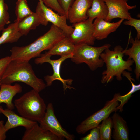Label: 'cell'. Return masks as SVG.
I'll list each match as a JSON object with an SVG mask.
<instances>
[{"mask_svg": "<svg viewBox=\"0 0 140 140\" xmlns=\"http://www.w3.org/2000/svg\"><path fill=\"white\" fill-rule=\"evenodd\" d=\"M1 113L7 118L4 124V127L7 131L10 129L20 126L24 127L25 129H27L31 127L37 122L19 116L12 110L7 108L4 109L2 106H0V113Z\"/></svg>", "mask_w": 140, "mask_h": 140, "instance_id": "obj_14", "label": "cell"}, {"mask_svg": "<svg viewBox=\"0 0 140 140\" xmlns=\"http://www.w3.org/2000/svg\"><path fill=\"white\" fill-rule=\"evenodd\" d=\"M90 133L86 136L81 138V140H100L98 127L92 129Z\"/></svg>", "mask_w": 140, "mask_h": 140, "instance_id": "obj_29", "label": "cell"}, {"mask_svg": "<svg viewBox=\"0 0 140 140\" xmlns=\"http://www.w3.org/2000/svg\"><path fill=\"white\" fill-rule=\"evenodd\" d=\"M107 6L108 13L104 20L110 21L113 19L119 18L128 20L132 18L129 11L136 7V5L130 6L127 3L128 0H104Z\"/></svg>", "mask_w": 140, "mask_h": 140, "instance_id": "obj_11", "label": "cell"}, {"mask_svg": "<svg viewBox=\"0 0 140 140\" xmlns=\"http://www.w3.org/2000/svg\"><path fill=\"white\" fill-rule=\"evenodd\" d=\"M109 48L105 49L100 55L106 67L102 73L101 81L103 84L111 81L114 77L121 81L123 73L125 70L131 71V66L134 63L132 59L124 60V50L120 45L116 46L112 50Z\"/></svg>", "mask_w": 140, "mask_h": 140, "instance_id": "obj_3", "label": "cell"}, {"mask_svg": "<svg viewBox=\"0 0 140 140\" xmlns=\"http://www.w3.org/2000/svg\"><path fill=\"white\" fill-rule=\"evenodd\" d=\"M43 129L49 131L61 138L73 140L75 137L68 132L61 126L55 115L53 105L49 103L47 106L44 116L39 122Z\"/></svg>", "mask_w": 140, "mask_h": 140, "instance_id": "obj_9", "label": "cell"}, {"mask_svg": "<svg viewBox=\"0 0 140 140\" xmlns=\"http://www.w3.org/2000/svg\"><path fill=\"white\" fill-rule=\"evenodd\" d=\"M131 82L132 85L131 89L125 95L122 96L121 95L119 96L118 100L120 102V103L117 108L118 110H119V111L122 112L123 110V107L128 102L130 98L132 96V94L135 92L140 90V85H135L132 82V80L134 81L133 79L131 77L128 79Z\"/></svg>", "mask_w": 140, "mask_h": 140, "instance_id": "obj_25", "label": "cell"}, {"mask_svg": "<svg viewBox=\"0 0 140 140\" xmlns=\"http://www.w3.org/2000/svg\"><path fill=\"white\" fill-rule=\"evenodd\" d=\"M39 0L35 12L40 17L41 24L46 26L48 22H50L62 30L67 37L69 36L73 32L74 28L67 25L66 16L55 12L46 6L42 0Z\"/></svg>", "mask_w": 140, "mask_h": 140, "instance_id": "obj_7", "label": "cell"}, {"mask_svg": "<svg viewBox=\"0 0 140 140\" xmlns=\"http://www.w3.org/2000/svg\"><path fill=\"white\" fill-rule=\"evenodd\" d=\"M108 10L104 0H92V5L87 13L88 18L93 20L96 18L105 20L107 17Z\"/></svg>", "mask_w": 140, "mask_h": 140, "instance_id": "obj_22", "label": "cell"}, {"mask_svg": "<svg viewBox=\"0 0 140 140\" xmlns=\"http://www.w3.org/2000/svg\"><path fill=\"white\" fill-rule=\"evenodd\" d=\"M73 55V54L68 56L61 57L58 59L52 60L50 58L51 56L45 53L41 54L40 57L35 59L34 62L37 64L47 62L50 63L52 67L53 71V74L51 75H47L44 77V79L46 83V86H51L54 81L58 80L62 83L64 90L67 88L70 89H75L74 88L70 86L72 84L73 80L72 79H62L60 73L61 66L62 63L66 59L71 58Z\"/></svg>", "mask_w": 140, "mask_h": 140, "instance_id": "obj_8", "label": "cell"}, {"mask_svg": "<svg viewBox=\"0 0 140 140\" xmlns=\"http://www.w3.org/2000/svg\"><path fill=\"white\" fill-rule=\"evenodd\" d=\"M11 60L10 56H6L0 59V80L8 65Z\"/></svg>", "mask_w": 140, "mask_h": 140, "instance_id": "obj_30", "label": "cell"}, {"mask_svg": "<svg viewBox=\"0 0 140 140\" xmlns=\"http://www.w3.org/2000/svg\"><path fill=\"white\" fill-rule=\"evenodd\" d=\"M111 45L106 44L99 47H94L85 43L75 45L72 61L76 64L85 63L92 71L103 66L104 64L100 58L104 50L109 48Z\"/></svg>", "mask_w": 140, "mask_h": 140, "instance_id": "obj_5", "label": "cell"}, {"mask_svg": "<svg viewBox=\"0 0 140 140\" xmlns=\"http://www.w3.org/2000/svg\"><path fill=\"white\" fill-rule=\"evenodd\" d=\"M8 9V5L4 0H0V32L5 25L10 23Z\"/></svg>", "mask_w": 140, "mask_h": 140, "instance_id": "obj_26", "label": "cell"}, {"mask_svg": "<svg viewBox=\"0 0 140 140\" xmlns=\"http://www.w3.org/2000/svg\"><path fill=\"white\" fill-rule=\"evenodd\" d=\"M75 47V45L66 37L55 44L45 53L51 57L55 55L61 57L68 56L73 54Z\"/></svg>", "mask_w": 140, "mask_h": 140, "instance_id": "obj_18", "label": "cell"}, {"mask_svg": "<svg viewBox=\"0 0 140 140\" xmlns=\"http://www.w3.org/2000/svg\"><path fill=\"white\" fill-rule=\"evenodd\" d=\"M59 5L64 11L67 19L69 9L74 0H57Z\"/></svg>", "mask_w": 140, "mask_h": 140, "instance_id": "obj_31", "label": "cell"}, {"mask_svg": "<svg viewBox=\"0 0 140 140\" xmlns=\"http://www.w3.org/2000/svg\"><path fill=\"white\" fill-rule=\"evenodd\" d=\"M14 104L21 116L39 123L44 116L47 107L39 92L33 89L15 99Z\"/></svg>", "mask_w": 140, "mask_h": 140, "instance_id": "obj_4", "label": "cell"}, {"mask_svg": "<svg viewBox=\"0 0 140 140\" xmlns=\"http://www.w3.org/2000/svg\"><path fill=\"white\" fill-rule=\"evenodd\" d=\"M33 12L29 6L27 0H17L16 3V20L18 22Z\"/></svg>", "mask_w": 140, "mask_h": 140, "instance_id": "obj_23", "label": "cell"}, {"mask_svg": "<svg viewBox=\"0 0 140 140\" xmlns=\"http://www.w3.org/2000/svg\"><path fill=\"white\" fill-rule=\"evenodd\" d=\"M18 22L15 20L13 23L9 24L2 31L0 37V45L7 43L17 42L22 36L18 27Z\"/></svg>", "mask_w": 140, "mask_h": 140, "instance_id": "obj_21", "label": "cell"}, {"mask_svg": "<svg viewBox=\"0 0 140 140\" xmlns=\"http://www.w3.org/2000/svg\"><path fill=\"white\" fill-rule=\"evenodd\" d=\"M67 37L60 28L52 24L49 30L31 43L24 46H14L10 50L12 60L28 61L39 57L45 50H49L55 44Z\"/></svg>", "mask_w": 140, "mask_h": 140, "instance_id": "obj_1", "label": "cell"}, {"mask_svg": "<svg viewBox=\"0 0 140 140\" xmlns=\"http://www.w3.org/2000/svg\"><path fill=\"white\" fill-rule=\"evenodd\" d=\"M41 24L40 19L38 15L33 12L18 22V30L23 36L27 35L30 31L35 29Z\"/></svg>", "mask_w": 140, "mask_h": 140, "instance_id": "obj_20", "label": "cell"}, {"mask_svg": "<svg viewBox=\"0 0 140 140\" xmlns=\"http://www.w3.org/2000/svg\"><path fill=\"white\" fill-rule=\"evenodd\" d=\"M7 132L4 127V121H0V140H5L6 139Z\"/></svg>", "mask_w": 140, "mask_h": 140, "instance_id": "obj_32", "label": "cell"}, {"mask_svg": "<svg viewBox=\"0 0 140 140\" xmlns=\"http://www.w3.org/2000/svg\"><path fill=\"white\" fill-rule=\"evenodd\" d=\"M120 93H115L113 98L107 101L104 107L82 121L76 127V130L79 134H84L93 128L98 127L103 120L108 117L112 112H116L119 105L118 99Z\"/></svg>", "mask_w": 140, "mask_h": 140, "instance_id": "obj_6", "label": "cell"}, {"mask_svg": "<svg viewBox=\"0 0 140 140\" xmlns=\"http://www.w3.org/2000/svg\"><path fill=\"white\" fill-rule=\"evenodd\" d=\"M2 83H1V80H0V86H1V84Z\"/></svg>", "mask_w": 140, "mask_h": 140, "instance_id": "obj_33", "label": "cell"}, {"mask_svg": "<svg viewBox=\"0 0 140 140\" xmlns=\"http://www.w3.org/2000/svg\"><path fill=\"white\" fill-rule=\"evenodd\" d=\"M100 134V140H110L112 137L113 123L111 117H108L102 121L98 126Z\"/></svg>", "mask_w": 140, "mask_h": 140, "instance_id": "obj_24", "label": "cell"}, {"mask_svg": "<svg viewBox=\"0 0 140 140\" xmlns=\"http://www.w3.org/2000/svg\"><path fill=\"white\" fill-rule=\"evenodd\" d=\"M124 24L133 27L136 30L137 32L136 37L137 39L140 38V19L132 18L125 21L123 22Z\"/></svg>", "mask_w": 140, "mask_h": 140, "instance_id": "obj_28", "label": "cell"}, {"mask_svg": "<svg viewBox=\"0 0 140 140\" xmlns=\"http://www.w3.org/2000/svg\"><path fill=\"white\" fill-rule=\"evenodd\" d=\"M42 0L44 4L47 7L61 15H65L64 11L59 5L57 0Z\"/></svg>", "mask_w": 140, "mask_h": 140, "instance_id": "obj_27", "label": "cell"}, {"mask_svg": "<svg viewBox=\"0 0 140 140\" xmlns=\"http://www.w3.org/2000/svg\"><path fill=\"white\" fill-rule=\"evenodd\" d=\"M113 123L112 137L114 140H128L129 132L126 122L116 112L111 117Z\"/></svg>", "mask_w": 140, "mask_h": 140, "instance_id": "obj_17", "label": "cell"}, {"mask_svg": "<svg viewBox=\"0 0 140 140\" xmlns=\"http://www.w3.org/2000/svg\"><path fill=\"white\" fill-rule=\"evenodd\" d=\"M2 84H11L21 82L40 92L46 87L41 79L37 77L29 61L12 60L2 78Z\"/></svg>", "mask_w": 140, "mask_h": 140, "instance_id": "obj_2", "label": "cell"}, {"mask_svg": "<svg viewBox=\"0 0 140 140\" xmlns=\"http://www.w3.org/2000/svg\"><path fill=\"white\" fill-rule=\"evenodd\" d=\"M22 140H62L52 132L41 128L37 122L31 127L26 129Z\"/></svg>", "mask_w": 140, "mask_h": 140, "instance_id": "obj_15", "label": "cell"}, {"mask_svg": "<svg viewBox=\"0 0 140 140\" xmlns=\"http://www.w3.org/2000/svg\"><path fill=\"white\" fill-rule=\"evenodd\" d=\"M130 41L132 44L131 48L124 50V55L129 57L128 59H132L135 63L134 72L136 79L140 76V41L136 38L135 40L130 37Z\"/></svg>", "mask_w": 140, "mask_h": 140, "instance_id": "obj_19", "label": "cell"}, {"mask_svg": "<svg viewBox=\"0 0 140 140\" xmlns=\"http://www.w3.org/2000/svg\"><path fill=\"white\" fill-rule=\"evenodd\" d=\"M123 19L115 22L111 23L104 19L96 18L93 22V36L95 39L101 40L106 38L111 33L115 31L124 20Z\"/></svg>", "mask_w": 140, "mask_h": 140, "instance_id": "obj_13", "label": "cell"}, {"mask_svg": "<svg viewBox=\"0 0 140 140\" xmlns=\"http://www.w3.org/2000/svg\"><path fill=\"white\" fill-rule=\"evenodd\" d=\"M92 0H74L68 12V19L73 24L87 19L88 10L91 6Z\"/></svg>", "mask_w": 140, "mask_h": 140, "instance_id": "obj_12", "label": "cell"}, {"mask_svg": "<svg viewBox=\"0 0 140 140\" xmlns=\"http://www.w3.org/2000/svg\"><path fill=\"white\" fill-rule=\"evenodd\" d=\"M22 91V87L19 84H1L0 87V104H6L8 109L13 110L15 107L12 102L13 99L17 94Z\"/></svg>", "mask_w": 140, "mask_h": 140, "instance_id": "obj_16", "label": "cell"}, {"mask_svg": "<svg viewBox=\"0 0 140 140\" xmlns=\"http://www.w3.org/2000/svg\"><path fill=\"white\" fill-rule=\"evenodd\" d=\"M93 20L89 18L73 24L72 33L68 37L74 45L85 43L93 45L96 40L93 36L94 28Z\"/></svg>", "mask_w": 140, "mask_h": 140, "instance_id": "obj_10", "label": "cell"}]
</instances>
